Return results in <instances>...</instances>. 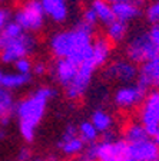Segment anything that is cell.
<instances>
[{
  "mask_svg": "<svg viewBox=\"0 0 159 161\" xmlns=\"http://www.w3.org/2000/svg\"><path fill=\"white\" fill-rule=\"evenodd\" d=\"M93 40L95 27L79 20L70 29L55 32L49 39V49L55 59H67L79 66L89 58Z\"/></svg>",
  "mask_w": 159,
  "mask_h": 161,
  "instance_id": "1",
  "label": "cell"
},
{
  "mask_svg": "<svg viewBox=\"0 0 159 161\" xmlns=\"http://www.w3.org/2000/svg\"><path fill=\"white\" fill-rule=\"evenodd\" d=\"M56 94V91L49 85L36 88L29 95L16 102L14 114L17 118L19 132L26 142H33L36 130L43 119L47 109V104Z\"/></svg>",
  "mask_w": 159,
  "mask_h": 161,
  "instance_id": "2",
  "label": "cell"
},
{
  "mask_svg": "<svg viewBox=\"0 0 159 161\" xmlns=\"http://www.w3.org/2000/svg\"><path fill=\"white\" fill-rule=\"evenodd\" d=\"M159 55V49L152 40L148 29L136 32L125 46V58L135 65H142Z\"/></svg>",
  "mask_w": 159,
  "mask_h": 161,
  "instance_id": "3",
  "label": "cell"
},
{
  "mask_svg": "<svg viewBox=\"0 0 159 161\" xmlns=\"http://www.w3.org/2000/svg\"><path fill=\"white\" fill-rule=\"evenodd\" d=\"M13 20L27 33H36L43 29L46 13L40 0H24L13 14Z\"/></svg>",
  "mask_w": 159,
  "mask_h": 161,
  "instance_id": "4",
  "label": "cell"
},
{
  "mask_svg": "<svg viewBox=\"0 0 159 161\" xmlns=\"http://www.w3.org/2000/svg\"><path fill=\"white\" fill-rule=\"evenodd\" d=\"M37 46V40L32 33L24 32L16 39L7 40L0 52V62L3 65H14L19 59L29 58Z\"/></svg>",
  "mask_w": 159,
  "mask_h": 161,
  "instance_id": "5",
  "label": "cell"
},
{
  "mask_svg": "<svg viewBox=\"0 0 159 161\" xmlns=\"http://www.w3.org/2000/svg\"><path fill=\"white\" fill-rule=\"evenodd\" d=\"M139 108V122L153 140L159 135V91H149Z\"/></svg>",
  "mask_w": 159,
  "mask_h": 161,
  "instance_id": "6",
  "label": "cell"
},
{
  "mask_svg": "<svg viewBox=\"0 0 159 161\" xmlns=\"http://www.w3.org/2000/svg\"><path fill=\"white\" fill-rule=\"evenodd\" d=\"M98 70V68L95 66V64L90 59V55L83 64H80L77 66V74L73 79V82L69 86L65 89V95H66L69 99L76 101L80 99L83 95L86 94V91L89 89L90 84H92L93 75Z\"/></svg>",
  "mask_w": 159,
  "mask_h": 161,
  "instance_id": "7",
  "label": "cell"
},
{
  "mask_svg": "<svg viewBox=\"0 0 159 161\" xmlns=\"http://www.w3.org/2000/svg\"><path fill=\"white\" fill-rule=\"evenodd\" d=\"M148 91L138 82L128 85H120L113 94V102L119 109H133L142 105Z\"/></svg>",
  "mask_w": 159,
  "mask_h": 161,
  "instance_id": "8",
  "label": "cell"
},
{
  "mask_svg": "<svg viewBox=\"0 0 159 161\" xmlns=\"http://www.w3.org/2000/svg\"><path fill=\"white\" fill-rule=\"evenodd\" d=\"M138 72H139L138 65L132 64L126 58L110 60L105 66L106 79L116 80V82H120L122 85L133 84V80H138Z\"/></svg>",
  "mask_w": 159,
  "mask_h": 161,
  "instance_id": "9",
  "label": "cell"
},
{
  "mask_svg": "<svg viewBox=\"0 0 159 161\" xmlns=\"http://www.w3.org/2000/svg\"><path fill=\"white\" fill-rule=\"evenodd\" d=\"M96 161H125L128 157V142L125 140H112L95 142Z\"/></svg>",
  "mask_w": 159,
  "mask_h": 161,
  "instance_id": "10",
  "label": "cell"
},
{
  "mask_svg": "<svg viewBox=\"0 0 159 161\" xmlns=\"http://www.w3.org/2000/svg\"><path fill=\"white\" fill-rule=\"evenodd\" d=\"M85 145L86 144L77 134V127L72 124L66 127L65 132L62 134V138L57 142V148L67 157H73V155L85 153Z\"/></svg>",
  "mask_w": 159,
  "mask_h": 161,
  "instance_id": "11",
  "label": "cell"
},
{
  "mask_svg": "<svg viewBox=\"0 0 159 161\" xmlns=\"http://www.w3.org/2000/svg\"><path fill=\"white\" fill-rule=\"evenodd\" d=\"M49 70L55 82H57V85H60L65 91L76 76L77 65H75L67 59H56L49 68Z\"/></svg>",
  "mask_w": 159,
  "mask_h": 161,
  "instance_id": "12",
  "label": "cell"
},
{
  "mask_svg": "<svg viewBox=\"0 0 159 161\" xmlns=\"http://www.w3.org/2000/svg\"><path fill=\"white\" fill-rule=\"evenodd\" d=\"M138 84L146 91H159V55L139 66Z\"/></svg>",
  "mask_w": 159,
  "mask_h": 161,
  "instance_id": "13",
  "label": "cell"
},
{
  "mask_svg": "<svg viewBox=\"0 0 159 161\" xmlns=\"http://www.w3.org/2000/svg\"><path fill=\"white\" fill-rule=\"evenodd\" d=\"M128 155L135 161H158L159 145L151 138L135 144H128Z\"/></svg>",
  "mask_w": 159,
  "mask_h": 161,
  "instance_id": "14",
  "label": "cell"
},
{
  "mask_svg": "<svg viewBox=\"0 0 159 161\" xmlns=\"http://www.w3.org/2000/svg\"><path fill=\"white\" fill-rule=\"evenodd\" d=\"M112 46L113 45L106 37H95L92 45V52H90V59L98 69L106 66L110 62Z\"/></svg>",
  "mask_w": 159,
  "mask_h": 161,
  "instance_id": "15",
  "label": "cell"
},
{
  "mask_svg": "<svg viewBox=\"0 0 159 161\" xmlns=\"http://www.w3.org/2000/svg\"><path fill=\"white\" fill-rule=\"evenodd\" d=\"M46 13V17L55 23H63L69 17V6L67 0H40Z\"/></svg>",
  "mask_w": 159,
  "mask_h": 161,
  "instance_id": "16",
  "label": "cell"
},
{
  "mask_svg": "<svg viewBox=\"0 0 159 161\" xmlns=\"http://www.w3.org/2000/svg\"><path fill=\"white\" fill-rule=\"evenodd\" d=\"M115 20H120L125 23H129L132 20L138 19L142 13L140 4L136 2H119V3L112 4Z\"/></svg>",
  "mask_w": 159,
  "mask_h": 161,
  "instance_id": "17",
  "label": "cell"
},
{
  "mask_svg": "<svg viewBox=\"0 0 159 161\" xmlns=\"http://www.w3.org/2000/svg\"><path fill=\"white\" fill-rule=\"evenodd\" d=\"M32 80V75H23L19 72H4L0 69V88L7 91L20 89Z\"/></svg>",
  "mask_w": 159,
  "mask_h": 161,
  "instance_id": "18",
  "label": "cell"
},
{
  "mask_svg": "<svg viewBox=\"0 0 159 161\" xmlns=\"http://www.w3.org/2000/svg\"><path fill=\"white\" fill-rule=\"evenodd\" d=\"M89 9L92 10L98 19V23H102L105 26L110 25L115 20L112 4L108 3L106 0H92L89 4Z\"/></svg>",
  "mask_w": 159,
  "mask_h": 161,
  "instance_id": "19",
  "label": "cell"
},
{
  "mask_svg": "<svg viewBox=\"0 0 159 161\" xmlns=\"http://www.w3.org/2000/svg\"><path fill=\"white\" fill-rule=\"evenodd\" d=\"M129 33V26L125 22H120V20H113L110 25L106 26V39L109 40L112 45L116 43H122L123 40L128 37Z\"/></svg>",
  "mask_w": 159,
  "mask_h": 161,
  "instance_id": "20",
  "label": "cell"
},
{
  "mask_svg": "<svg viewBox=\"0 0 159 161\" xmlns=\"http://www.w3.org/2000/svg\"><path fill=\"white\" fill-rule=\"evenodd\" d=\"M90 122L92 125L98 130V132H102V134H106L112 130V125H113V118L112 115L105 109H96L93 111L92 115H90Z\"/></svg>",
  "mask_w": 159,
  "mask_h": 161,
  "instance_id": "21",
  "label": "cell"
},
{
  "mask_svg": "<svg viewBox=\"0 0 159 161\" xmlns=\"http://www.w3.org/2000/svg\"><path fill=\"white\" fill-rule=\"evenodd\" d=\"M148 138H149V135H148V132L145 131V128L140 122H130L123 130V140L128 144L140 142V141H145Z\"/></svg>",
  "mask_w": 159,
  "mask_h": 161,
  "instance_id": "22",
  "label": "cell"
},
{
  "mask_svg": "<svg viewBox=\"0 0 159 161\" xmlns=\"http://www.w3.org/2000/svg\"><path fill=\"white\" fill-rule=\"evenodd\" d=\"M14 107H16V101L13 92L0 88V119L4 117H12Z\"/></svg>",
  "mask_w": 159,
  "mask_h": 161,
  "instance_id": "23",
  "label": "cell"
},
{
  "mask_svg": "<svg viewBox=\"0 0 159 161\" xmlns=\"http://www.w3.org/2000/svg\"><path fill=\"white\" fill-rule=\"evenodd\" d=\"M77 134H79V137L82 138V141L85 144H89V145L95 144L98 137H99V132H98V130L92 125L90 121H83V122H80L79 127H77Z\"/></svg>",
  "mask_w": 159,
  "mask_h": 161,
  "instance_id": "24",
  "label": "cell"
},
{
  "mask_svg": "<svg viewBox=\"0 0 159 161\" xmlns=\"http://www.w3.org/2000/svg\"><path fill=\"white\" fill-rule=\"evenodd\" d=\"M143 14L151 26H159V0H152L146 4Z\"/></svg>",
  "mask_w": 159,
  "mask_h": 161,
  "instance_id": "25",
  "label": "cell"
},
{
  "mask_svg": "<svg viewBox=\"0 0 159 161\" xmlns=\"http://www.w3.org/2000/svg\"><path fill=\"white\" fill-rule=\"evenodd\" d=\"M23 33H24V30L22 29V27H20L13 19L10 20L9 23H7V26L3 29V32H2L3 37L6 39V42L7 40H12V39H16V37L22 36Z\"/></svg>",
  "mask_w": 159,
  "mask_h": 161,
  "instance_id": "26",
  "label": "cell"
},
{
  "mask_svg": "<svg viewBox=\"0 0 159 161\" xmlns=\"http://www.w3.org/2000/svg\"><path fill=\"white\" fill-rule=\"evenodd\" d=\"M14 69L19 74L23 75H32V69H33V62L29 59V58H23V59H19L17 62H14Z\"/></svg>",
  "mask_w": 159,
  "mask_h": 161,
  "instance_id": "27",
  "label": "cell"
},
{
  "mask_svg": "<svg viewBox=\"0 0 159 161\" xmlns=\"http://www.w3.org/2000/svg\"><path fill=\"white\" fill-rule=\"evenodd\" d=\"M83 22V23H86L87 26H92V27H96V25H98V19H96V16H95V13H93L92 10L87 7L85 12H83V14H82V19H80Z\"/></svg>",
  "mask_w": 159,
  "mask_h": 161,
  "instance_id": "28",
  "label": "cell"
},
{
  "mask_svg": "<svg viewBox=\"0 0 159 161\" xmlns=\"http://www.w3.org/2000/svg\"><path fill=\"white\" fill-rule=\"evenodd\" d=\"M10 20H12V14H10L9 9H6L4 6L0 4V33L3 32V29L7 26Z\"/></svg>",
  "mask_w": 159,
  "mask_h": 161,
  "instance_id": "29",
  "label": "cell"
},
{
  "mask_svg": "<svg viewBox=\"0 0 159 161\" xmlns=\"http://www.w3.org/2000/svg\"><path fill=\"white\" fill-rule=\"evenodd\" d=\"M46 65L43 64V62H36V64H33V69H32V74L37 75V76H42V75L46 74Z\"/></svg>",
  "mask_w": 159,
  "mask_h": 161,
  "instance_id": "30",
  "label": "cell"
},
{
  "mask_svg": "<svg viewBox=\"0 0 159 161\" xmlns=\"http://www.w3.org/2000/svg\"><path fill=\"white\" fill-rule=\"evenodd\" d=\"M148 32H149L152 40L155 42V45L158 46V49H159V26H151L149 29H148Z\"/></svg>",
  "mask_w": 159,
  "mask_h": 161,
  "instance_id": "31",
  "label": "cell"
},
{
  "mask_svg": "<svg viewBox=\"0 0 159 161\" xmlns=\"http://www.w3.org/2000/svg\"><path fill=\"white\" fill-rule=\"evenodd\" d=\"M32 158V151L29 148H22L19 151V155H17V160L19 161H29Z\"/></svg>",
  "mask_w": 159,
  "mask_h": 161,
  "instance_id": "32",
  "label": "cell"
},
{
  "mask_svg": "<svg viewBox=\"0 0 159 161\" xmlns=\"http://www.w3.org/2000/svg\"><path fill=\"white\" fill-rule=\"evenodd\" d=\"M108 3H110V4H115V3H119V2H136V3H142L143 0H106Z\"/></svg>",
  "mask_w": 159,
  "mask_h": 161,
  "instance_id": "33",
  "label": "cell"
},
{
  "mask_svg": "<svg viewBox=\"0 0 159 161\" xmlns=\"http://www.w3.org/2000/svg\"><path fill=\"white\" fill-rule=\"evenodd\" d=\"M4 45H6V39L3 37V35L0 33V52H2V49L4 47Z\"/></svg>",
  "mask_w": 159,
  "mask_h": 161,
  "instance_id": "34",
  "label": "cell"
},
{
  "mask_svg": "<svg viewBox=\"0 0 159 161\" xmlns=\"http://www.w3.org/2000/svg\"><path fill=\"white\" fill-rule=\"evenodd\" d=\"M3 2H6V0H0V4H2V3H3Z\"/></svg>",
  "mask_w": 159,
  "mask_h": 161,
  "instance_id": "35",
  "label": "cell"
},
{
  "mask_svg": "<svg viewBox=\"0 0 159 161\" xmlns=\"http://www.w3.org/2000/svg\"><path fill=\"white\" fill-rule=\"evenodd\" d=\"M36 161H45V160H36Z\"/></svg>",
  "mask_w": 159,
  "mask_h": 161,
  "instance_id": "36",
  "label": "cell"
},
{
  "mask_svg": "<svg viewBox=\"0 0 159 161\" xmlns=\"http://www.w3.org/2000/svg\"><path fill=\"white\" fill-rule=\"evenodd\" d=\"M158 131H159V124H158Z\"/></svg>",
  "mask_w": 159,
  "mask_h": 161,
  "instance_id": "37",
  "label": "cell"
},
{
  "mask_svg": "<svg viewBox=\"0 0 159 161\" xmlns=\"http://www.w3.org/2000/svg\"><path fill=\"white\" fill-rule=\"evenodd\" d=\"M158 161H159V158H158Z\"/></svg>",
  "mask_w": 159,
  "mask_h": 161,
  "instance_id": "38",
  "label": "cell"
},
{
  "mask_svg": "<svg viewBox=\"0 0 159 161\" xmlns=\"http://www.w3.org/2000/svg\"><path fill=\"white\" fill-rule=\"evenodd\" d=\"M80 161H82V160H80Z\"/></svg>",
  "mask_w": 159,
  "mask_h": 161,
  "instance_id": "39",
  "label": "cell"
}]
</instances>
